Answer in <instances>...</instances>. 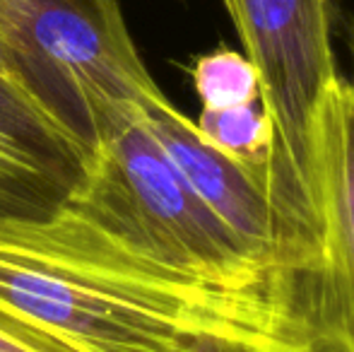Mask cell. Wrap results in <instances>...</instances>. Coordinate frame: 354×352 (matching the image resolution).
Instances as JSON below:
<instances>
[{
    "label": "cell",
    "instance_id": "1",
    "mask_svg": "<svg viewBox=\"0 0 354 352\" xmlns=\"http://www.w3.org/2000/svg\"><path fill=\"white\" fill-rule=\"evenodd\" d=\"M0 316L71 352H282L63 207L0 220Z\"/></svg>",
    "mask_w": 354,
    "mask_h": 352
},
{
    "label": "cell",
    "instance_id": "2",
    "mask_svg": "<svg viewBox=\"0 0 354 352\" xmlns=\"http://www.w3.org/2000/svg\"><path fill=\"white\" fill-rule=\"evenodd\" d=\"M0 41L37 102L92 152L111 116L159 92L118 0H0Z\"/></svg>",
    "mask_w": 354,
    "mask_h": 352
},
{
    "label": "cell",
    "instance_id": "3",
    "mask_svg": "<svg viewBox=\"0 0 354 352\" xmlns=\"http://www.w3.org/2000/svg\"><path fill=\"white\" fill-rule=\"evenodd\" d=\"M335 0H239L232 24L261 80L272 123V183L321 254L318 121L340 75L333 51Z\"/></svg>",
    "mask_w": 354,
    "mask_h": 352
},
{
    "label": "cell",
    "instance_id": "4",
    "mask_svg": "<svg viewBox=\"0 0 354 352\" xmlns=\"http://www.w3.org/2000/svg\"><path fill=\"white\" fill-rule=\"evenodd\" d=\"M94 152L32 92L0 73V220H48L66 207Z\"/></svg>",
    "mask_w": 354,
    "mask_h": 352
},
{
    "label": "cell",
    "instance_id": "5",
    "mask_svg": "<svg viewBox=\"0 0 354 352\" xmlns=\"http://www.w3.org/2000/svg\"><path fill=\"white\" fill-rule=\"evenodd\" d=\"M321 326L354 352V82L337 75L318 121Z\"/></svg>",
    "mask_w": 354,
    "mask_h": 352
},
{
    "label": "cell",
    "instance_id": "6",
    "mask_svg": "<svg viewBox=\"0 0 354 352\" xmlns=\"http://www.w3.org/2000/svg\"><path fill=\"white\" fill-rule=\"evenodd\" d=\"M196 128L219 152L241 165L266 172L272 178V123L263 99L227 109H201Z\"/></svg>",
    "mask_w": 354,
    "mask_h": 352
},
{
    "label": "cell",
    "instance_id": "7",
    "mask_svg": "<svg viewBox=\"0 0 354 352\" xmlns=\"http://www.w3.org/2000/svg\"><path fill=\"white\" fill-rule=\"evenodd\" d=\"M191 80L203 109H227L261 99V80L243 51L219 46L198 56Z\"/></svg>",
    "mask_w": 354,
    "mask_h": 352
},
{
    "label": "cell",
    "instance_id": "8",
    "mask_svg": "<svg viewBox=\"0 0 354 352\" xmlns=\"http://www.w3.org/2000/svg\"><path fill=\"white\" fill-rule=\"evenodd\" d=\"M0 352H71L34 331L0 316Z\"/></svg>",
    "mask_w": 354,
    "mask_h": 352
},
{
    "label": "cell",
    "instance_id": "9",
    "mask_svg": "<svg viewBox=\"0 0 354 352\" xmlns=\"http://www.w3.org/2000/svg\"><path fill=\"white\" fill-rule=\"evenodd\" d=\"M282 352H350V350L337 338H333V335H316V338L308 340L306 345H299V348L282 350Z\"/></svg>",
    "mask_w": 354,
    "mask_h": 352
},
{
    "label": "cell",
    "instance_id": "10",
    "mask_svg": "<svg viewBox=\"0 0 354 352\" xmlns=\"http://www.w3.org/2000/svg\"><path fill=\"white\" fill-rule=\"evenodd\" d=\"M0 73H5V75H10L12 80H17L19 85H22L24 89H27V82H24V75H22V68H19V63L15 61V56L12 53L5 48V44L0 41ZM29 92V89H27ZM34 97V94H32ZM37 99V97H34Z\"/></svg>",
    "mask_w": 354,
    "mask_h": 352
},
{
    "label": "cell",
    "instance_id": "11",
    "mask_svg": "<svg viewBox=\"0 0 354 352\" xmlns=\"http://www.w3.org/2000/svg\"><path fill=\"white\" fill-rule=\"evenodd\" d=\"M347 48H350L352 61H354V15L350 17V22H347Z\"/></svg>",
    "mask_w": 354,
    "mask_h": 352
},
{
    "label": "cell",
    "instance_id": "12",
    "mask_svg": "<svg viewBox=\"0 0 354 352\" xmlns=\"http://www.w3.org/2000/svg\"><path fill=\"white\" fill-rule=\"evenodd\" d=\"M222 5H224V10H227L229 19H234V15H236V5H239V0H222Z\"/></svg>",
    "mask_w": 354,
    "mask_h": 352
}]
</instances>
